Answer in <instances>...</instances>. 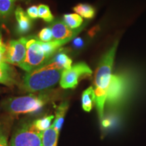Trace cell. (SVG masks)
Returning <instances> with one entry per match:
<instances>
[{
	"label": "cell",
	"mask_w": 146,
	"mask_h": 146,
	"mask_svg": "<svg viewBox=\"0 0 146 146\" xmlns=\"http://www.w3.org/2000/svg\"><path fill=\"white\" fill-rule=\"evenodd\" d=\"M15 16L17 21L16 31L18 34H26L30 31L32 22L28 14L21 7H17L15 10Z\"/></svg>",
	"instance_id": "obj_10"
},
{
	"label": "cell",
	"mask_w": 146,
	"mask_h": 146,
	"mask_svg": "<svg viewBox=\"0 0 146 146\" xmlns=\"http://www.w3.org/2000/svg\"><path fill=\"white\" fill-rule=\"evenodd\" d=\"M83 18L77 14H65L64 16V22L71 29H78L83 23Z\"/></svg>",
	"instance_id": "obj_17"
},
{
	"label": "cell",
	"mask_w": 146,
	"mask_h": 146,
	"mask_svg": "<svg viewBox=\"0 0 146 146\" xmlns=\"http://www.w3.org/2000/svg\"><path fill=\"white\" fill-rule=\"evenodd\" d=\"M48 60L42 50L40 41L36 39H29L27 43L26 56L20 68L29 72L43 65Z\"/></svg>",
	"instance_id": "obj_5"
},
{
	"label": "cell",
	"mask_w": 146,
	"mask_h": 146,
	"mask_svg": "<svg viewBox=\"0 0 146 146\" xmlns=\"http://www.w3.org/2000/svg\"><path fill=\"white\" fill-rule=\"evenodd\" d=\"M116 47L117 43H115L104 54L99 63L95 75V103L100 120H102L104 117V110L106 102L108 89L112 76Z\"/></svg>",
	"instance_id": "obj_2"
},
{
	"label": "cell",
	"mask_w": 146,
	"mask_h": 146,
	"mask_svg": "<svg viewBox=\"0 0 146 146\" xmlns=\"http://www.w3.org/2000/svg\"><path fill=\"white\" fill-rule=\"evenodd\" d=\"M29 38L21 37L12 40L6 45L4 61L5 62L21 66L27 54V43Z\"/></svg>",
	"instance_id": "obj_7"
},
{
	"label": "cell",
	"mask_w": 146,
	"mask_h": 146,
	"mask_svg": "<svg viewBox=\"0 0 146 146\" xmlns=\"http://www.w3.org/2000/svg\"><path fill=\"white\" fill-rule=\"evenodd\" d=\"M92 71L85 62L76 64L69 69L64 70L60 80V86L63 89H74L77 86L80 78L91 76Z\"/></svg>",
	"instance_id": "obj_6"
},
{
	"label": "cell",
	"mask_w": 146,
	"mask_h": 146,
	"mask_svg": "<svg viewBox=\"0 0 146 146\" xmlns=\"http://www.w3.org/2000/svg\"><path fill=\"white\" fill-rule=\"evenodd\" d=\"M5 50H6V45L3 43L1 33H0V62L4 61Z\"/></svg>",
	"instance_id": "obj_25"
},
{
	"label": "cell",
	"mask_w": 146,
	"mask_h": 146,
	"mask_svg": "<svg viewBox=\"0 0 146 146\" xmlns=\"http://www.w3.org/2000/svg\"><path fill=\"white\" fill-rule=\"evenodd\" d=\"M27 13L31 19H36L39 18L38 14V7L36 5H32L27 9Z\"/></svg>",
	"instance_id": "obj_24"
},
{
	"label": "cell",
	"mask_w": 146,
	"mask_h": 146,
	"mask_svg": "<svg viewBox=\"0 0 146 146\" xmlns=\"http://www.w3.org/2000/svg\"><path fill=\"white\" fill-rule=\"evenodd\" d=\"M38 14L39 18H42L47 23H50L54 20V16L51 12L49 6L45 4H41L38 6Z\"/></svg>",
	"instance_id": "obj_21"
},
{
	"label": "cell",
	"mask_w": 146,
	"mask_h": 146,
	"mask_svg": "<svg viewBox=\"0 0 146 146\" xmlns=\"http://www.w3.org/2000/svg\"><path fill=\"white\" fill-rule=\"evenodd\" d=\"M54 118V115L45 116L44 117L35 120L33 122V125L36 130L43 132L51 127V123Z\"/></svg>",
	"instance_id": "obj_19"
},
{
	"label": "cell",
	"mask_w": 146,
	"mask_h": 146,
	"mask_svg": "<svg viewBox=\"0 0 146 146\" xmlns=\"http://www.w3.org/2000/svg\"><path fill=\"white\" fill-rule=\"evenodd\" d=\"M16 1L18 0H0V19H5L12 14Z\"/></svg>",
	"instance_id": "obj_16"
},
{
	"label": "cell",
	"mask_w": 146,
	"mask_h": 146,
	"mask_svg": "<svg viewBox=\"0 0 146 146\" xmlns=\"http://www.w3.org/2000/svg\"><path fill=\"white\" fill-rule=\"evenodd\" d=\"M127 88L128 81L125 76L121 74H112L106 102H108L109 104L118 103L125 96Z\"/></svg>",
	"instance_id": "obj_8"
},
{
	"label": "cell",
	"mask_w": 146,
	"mask_h": 146,
	"mask_svg": "<svg viewBox=\"0 0 146 146\" xmlns=\"http://www.w3.org/2000/svg\"><path fill=\"white\" fill-rule=\"evenodd\" d=\"M73 10L81 16L86 18H92L95 15V10L88 4H78L73 8Z\"/></svg>",
	"instance_id": "obj_18"
},
{
	"label": "cell",
	"mask_w": 146,
	"mask_h": 146,
	"mask_svg": "<svg viewBox=\"0 0 146 146\" xmlns=\"http://www.w3.org/2000/svg\"><path fill=\"white\" fill-rule=\"evenodd\" d=\"M72 39V38H70V39L63 40L54 39L53 41L48 42H42L40 41V44H41V47L45 55L49 59L62 45L66 44V43H68V41H70Z\"/></svg>",
	"instance_id": "obj_12"
},
{
	"label": "cell",
	"mask_w": 146,
	"mask_h": 146,
	"mask_svg": "<svg viewBox=\"0 0 146 146\" xmlns=\"http://www.w3.org/2000/svg\"><path fill=\"white\" fill-rule=\"evenodd\" d=\"M73 45L76 47H81L83 45V41L81 38L77 37L74 39V41H73Z\"/></svg>",
	"instance_id": "obj_26"
},
{
	"label": "cell",
	"mask_w": 146,
	"mask_h": 146,
	"mask_svg": "<svg viewBox=\"0 0 146 146\" xmlns=\"http://www.w3.org/2000/svg\"><path fill=\"white\" fill-rule=\"evenodd\" d=\"M53 60L60 66L62 67L64 70H66V69H69L72 66V61L67 54L65 53H58L54 56Z\"/></svg>",
	"instance_id": "obj_20"
},
{
	"label": "cell",
	"mask_w": 146,
	"mask_h": 146,
	"mask_svg": "<svg viewBox=\"0 0 146 146\" xmlns=\"http://www.w3.org/2000/svg\"><path fill=\"white\" fill-rule=\"evenodd\" d=\"M64 69L54 60H49L43 65L27 72L21 87L24 91L35 93L54 86L60 80Z\"/></svg>",
	"instance_id": "obj_1"
},
{
	"label": "cell",
	"mask_w": 146,
	"mask_h": 146,
	"mask_svg": "<svg viewBox=\"0 0 146 146\" xmlns=\"http://www.w3.org/2000/svg\"><path fill=\"white\" fill-rule=\"evenodd\" d=\"M0 146H8V135L6 130L0 125Z\"/></svg>",
	"instance_id": "obj_23"
},
{
	"label": "cell",
	"mask_w": 146,
	"mask_h": 146,
	"mask_svg": "<svg viewBox=\"0 0 146 146\" xmlns=\"http://www.w3.org/2000/svg\"><path fill=\"white\" fill-rule=\"evenodd\" d=\"M96 102V95L93 87L85 89L82 94V108L85 112H90Z\"/></svg>",
	"instance_id": "obj_14"
},
{
	"label": "cell",
	"mask_w": 146,
	"mask_h": 146,
	"mask_svg": "<svg viewBox=\"0 0 146 146\" xmlns=\"http://www.w3.org/2000/svg\"><path fill=\"white\" fill-rule=\"evenodd\" d=\"M43 133L36 130L33 123L25 124L14 133L10 146H42Z\"/></svg>",
	"instance_id": "obj_4"
},
{
	"label": "cell",
	"mask_w": 146,
	"mask_h": 146,
	"mask_svg": "<svg viewBox=\"0 0 146 146\" xmlns=\"http://www.w3.org/2000/svg\"><path fill=\"white\" fill-rule=\"evenodd\" d=\"M16 83V72L10 64L0 62V84L10 86Z\"/></svg>",
	"instance_id": "obj_11"
},
{
	"label": "cell",
	"mask_w": 146,
	"mask_h": 146,
	"mask_svg": "<svg viewBox=\"0 0 146 146\" xmlns=\"http://www.w3.org/2000/svg\"><path fill=\"white\" fill-rule=\"evenodd\" d=\"M52 32L53 38L56 40H63L73 38L81 31V28L74 31L66 25L64 21L57 20L49 26Z\"/></svg>",
	"instance_id": "obj_9"
},
{
	"label": "cell",
	"mask_w": 146,
	"mask_h": 146,
	"mask_svg": "<svg viewBox=\"0 0 146 146\" xmlns=\"http://www.w3.org/2000/svg\"><path fill=\"white\" fill-rule=\"evenodd\" d=\"M49 97L45 94H30L10 98L3 103V108L12 114H33L39 112L48 102Z\"/></svg>",
	"instance_id": "obj_3"
},
{
	"label": "cell",
	"mask_w": 146,
	"mask_h": 146,
	"mask_svg": "<svg viewBox=\"0 0 146 146\" xmlns=\"http://www.w3.org/2000/svg\"><path fill=\"white\" fill-rule=\"evenodd\" d=\"M59 133L54 129L53 125L43 131L42 146H57Z\"/></svg>",
	"instance_id": "obj_15"
},
{
	"label": "cell",
	"mask_w": 146,
	"mask_h": 146,
	"mask_svg": "<svg viewBox=\"0 0 146 146\" xmlns=\"http://www.w3.org/2000/svg\"><path fill=\"white\" fill-rule=\"evenodd\" d=\"M68 103L66 102H62L59 105V106L57 108V110L56 111V116H55V120L54 123L52 124L53 127L54 129L57 132L60 133L61 131L64 119V116L66 113L67 110L68 108Z\"/></svg>",
	"instance_id": "obj_13"
},
{
	"label": "cell",
	"mask_w": 146,
	"mask_h": 146,
	"mask_svg": "<svg viewBox=\"0 0 146 146\" xmlns=\"http://www.w3.org/2000/svg\"><path fill=\"white\" fill-rule=\"evenodd\" d=\"M39 38L42 42H48L52 41L53 35L50 27H45L39 33Z\"/></svg>",
	"instance_id": "obj_22"
}]
</instances>
